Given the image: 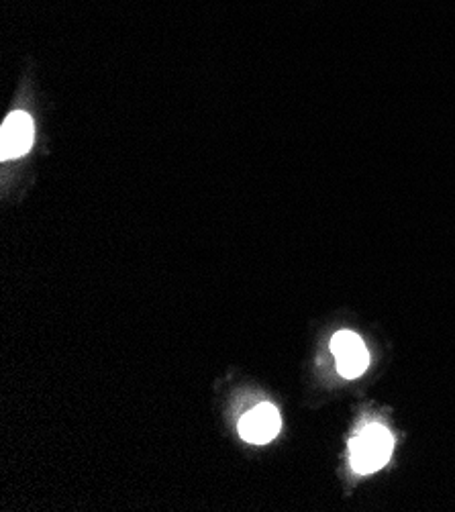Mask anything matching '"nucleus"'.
<instances>
[{
	"mask_svg": "<svg viewBox=\"0 0 455 512\" xmlns=\"http://www.w3.org/2000/svg\"><path fill=\"white\" fill-rule=\"evenodd\" d=\"M392 435L382 425H366L356 437L351 439V466L358 474L378 472L388 464L392 455Z\"/></svg>",
	"mask_w": 455,
	"mask_h": 512,
	"instance_id": "f257e3e1",
	"label": "nucleus"
},
{
	"mask_svg": "<svg viewBox=\"0 0 455 512\" xmlns=\"http://www.w3.org/2000/svg\"><path fill=\"white\" fill-rule=\"evenodd\" d=\"M33 145V121L27 113H11L0 127V158L15 160L25 156Z\"/></svg>",
	"mask_w": 455,
	"mask_h": 512,
	"instance_id": "7ed1b4c3",
	"label": "nucleus"
},
{
	"mask_svg": "<svg viewBox=\"0 0 455 512\" xmlns=\"http://www.w3.org/2000/svg\"><path fill=\"white\" fill-rule=\"evenodd\" d=\"M331 351L337 360V370L343 378L353 380L362 376L370 366V353L360 335L339 331L331 339Z\"/></svg>",
	"mask_w": 455,
	"mask_h": 512,
	"instance_id": "f03ea898",
	"label": "nucleus"
},
{
	"mask_svg": "<svg viewBox=\"0 0 455 512\" xmlns=\"http://www.w3.org/2000/svg\"><path fill=\"white\" fill-rule=\"evenodd\" d=\"M280 413L274 404H260L239 421V433L247 443H268L272 441L280 431Z\"/></svg>",
	"mask_w": 455,
	"mask_h": 512,
	"instance_id": "20e7f679",
	"label": "nucleus"
}]
</instances>
